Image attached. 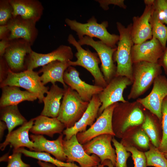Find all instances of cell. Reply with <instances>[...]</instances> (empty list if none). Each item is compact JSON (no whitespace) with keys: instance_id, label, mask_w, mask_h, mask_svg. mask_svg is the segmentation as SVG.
Returning a JSON list of instances; mask_svg holds the SVG:
<instances>
[{"instance_id":"cell-8","label":"cell","mask_w":167,"mask_h":167,"mask_svg":"<svg viewBox=\"0 0 167 167\" xmlns=\"http://www.w3.org/2000/svg\"><path fill=\"white\" fill-rule=\"evenodd\" d=\"M118 103H114L106 108L88 129L76 135L80 144H84L101 135L108 134L115 136L113 129L112 119L114 109Z\"/></svg>"},{"instance_id":"cell-48","label":"cell","mask_w":167,"mask_h":167,"mask_svg":"<svg viewBox=\"0 0 167 167\" xmlns=\"http://www.w3.org/2000/svg\"><path fill=\"white\" fill-rule=\"evenodd\" d=\"M155 0H144V2L146 6H153Z\"/></svg>"},{"instance_id":"cell-22","label":"cell","mask_w":167,"mask_h":167,"mask_svg":"<svg viewBox=\"0 0 167 167\" xmlns=\"http://www.w3.org/2000/svg\"><path fill=\"white\" fill-rule=\"evenodd\" d=\"M34 120V118L30 119L6 136L5 141L0 144L1 150L3 151L9 144L13 147V150L26 147L30 151H33V143L29 139V132L33 125Z\"/></svg>"},{"instance_id":"cell-18","label":"cell","mask_w":167,"mask_h":167,"mask_svg":"<svg viewBox=\"0 0 167 167\" xmlns=\"http://www.w3.org/2000/svg\"><path fill=\"white\" fill-rule=\"evenodd\" d=\"M165 49L159 41L152 37L150 40L133 45L131 50L132 62L158 63Z\"/></svg>"},{"instance_id":"cell-39","label":"cell","mask_w":167,"mask_h":167,"mask_svg":"<svg viewBox=\"0 0 167 167\" xmlns=\"http://www.w3.org/2000/svg\"><path fill=\"white\" fill-rule=\"evenodd\" d=\"M149 139L144 131L142 130L137 131L133 138L134 142L138 146L145 149L149 147Z\"/></svg>"},{"instance_id":"cell-47","label":"cell","mask_w":167,"mask_h":167,"mask_svg":"<svg viewBox=\"0 0 167 167\" xmlns=\"http://www.w3.org/2000/svg\"><path fill=\"white\" fill-rule=\"evenodd\" d=\"M101 164L103 165L104 166H107L108 167H114L111 162L109 160H105Z\"/></svg>"},{"instance_id":"cell-50","label":"cell","mask_w":167,"mask_h":167,"mask_svg":"<svg viewBox=\"0 0 167 167\" xmlns=\"http://www.w3.org/2000/svg\"><path fill=\"white\" fill-rule=\"evenodd\" d=\"M164 154V155L165 156V157L167 158V153H165V154Z\"/></svg>"},{"instance_id":"cell-17","label":"cell","mask_w":167,"mask_h":167,"mask_svg":"<svg viewBox=\"0 0 167 167\" xmlns=\"http://www.w3.org/2000/svg\"><path fill=\"white\" fill-rule=\"evenodd\" d=\"M113 136L108 134L101 135L82 145L83 148L88 154L97 156L101 160V164L109 160L115 167L117 156L115 150L111 144Z\"/></svg>"},{"instance_id":"cell-28","label":"cell","mask_w":167,"mask_h":167,"mask_svg":"<svg viewBox=\"0 0 167 167\" xmlns=\"http://www.w3.org/2000/svg\"><path fill=\"white\" fill-rule=\"evenodd\" d=\"M0 119L6 124L9 135L16 127L28 122L21 114L17 105L0 107Z\"/></svg>"},{"instance_id":"cell-14","label":"cell","mask_w":167,"mask_h":167,"mask_svg":"<svg viewBox=\"0 0 167 167\" xmlns=\"http://www.w3.org/2000/svg\"><path fill=\"white\" fill-rule=\"evenodd\" d=\"M63 147L67 162H76L80 167H94L98 165L101 160L96 155L90 156L85 151L82 145L78 142L76 135L69 139H63Z\"/></svg>"},{"instance_id":"cell-41","label":"cell","mask_w":167,"mask_h":167,"mask_svg":"<svg viewBox=\"0 0 167 167\" xmlns=\"http://www.w3.org/2000/svg\"><path fill=\"white\" fill-rule=\"evenodd\" d=\"M9 68L3 56L0 57V81L5 78Z\"/></svg>"},{"instance_id":"cell-45","label":"cell","mask_w":167,"mask_h":167,"mask_svg":"<svg viewBox=\"0 0 167 167\" xmlns=\"http://www.w3.org/2000/svg\"><path fill=\"white\" fill-rule=\"evenodd\" d=\"M7 129L6 123L2 121H0V139L1 140L3 137L5 130Z\"/></svg>"},{"instance_id":"cell-35","label":"cell","mask_w":167,"mask_h":167,"mask_svg":"<svg viewBox=\"0 0 167 167\" xmlns=\"http://www.w3.org/2000/svg\"><path fill=\"white\" fill-rule=\"evenodd\" d=\"M13 11L9 0H0V25L7 24L13 16Z\"/></svg>"},{"instance_id":"cell-33","label":"cell","mask_w":167,"mask_h":167,"mask_svg":"<svg viewBox=\"0 0 167 167\" xmlns=\"http://www.w3.org/2000/svg\"><path fill=\"white\" fill-rule=\"evenodd\" d=\"M162 137L158 149L164 154L167 153V96L161 106Z\"/></svg>"},{"instance_id":"cell-36","label":"cell","mask_w":167,"mask_h":167,"mask_svg":"<svg viewBox=\"0 0 167 167\" xmlns=\"http://www.w3.org/2000/svg\"><path fill=\"white\" fill-rule=\"evenodd\" d=\"M124 146L126 150L132 154L134 167H147V160L144 153L139 151L134 147L128 145Z\"/></svg>"},{"instance_id":"cell-5","label":"cell","mask_w":167,"mask_h":167,"mask_svg":"<svg viewBox=\"0 0 167 167\" xmlns=\"http://www.w3.org/2000/svg\"><path fill=\"white\" fill-rule=\"evenodd\" d=\"M89 103L84 101L75 91L68 86L65 89L57 118L66 128H70L81 118Z\"/></svg>"},{"instance_id":"cell-37","label":"cell","mask_w":167,"mask_h":167,"mask_svg":"<svg viewBox=\"0 0 167 167\" xmlns=\"http://www.w3.org/2000/svg\"><path fill=\"white\" fill-rule=\"evenodd\" d=\"M153 6L161 21L167 25V0H155Z\"/></svg>"},{"instance_id":"cell-25","label":"cell","mask_w":167,"mask_h":167,"mask_svg":"<svg viewBox=\"0 0 167 167\" xmlns=\"http://www.w3.org/2000/svg\"><path fill=\"white\" fill-rule=\"evenodd\" d=\"M30 132L36 135H46L53 137L56 134H62L65 127L57 118L41 115L34 118Z\"/></svg>"},{"instance_id":"cell-26","label":"cell","mask_w":167,"mask_h":167,"mask_svg":"<svg viewBox=\"0 0 167 167\" xmlns=\"http://www.w3.org/2000/svg\"><path fill=\"white\" fill-rule=\"evenodd\" d=\"M1 88L2 93L0 99V107L17 105L23 101H33L37 99L35 94L27 90H21L18 87L6 86Z\"/></svg>"},{"instance_id":"cell-43","label":"cell","mask_w":167,"mask_h":167,"mask_svg":"<svg viewBox=\"0 0 167 167\" xmlns=\"http://www.w3.org/2000/svg\"><path fill=\"white\" fill-rule=\"evenodd\" d=\"M10 41L8 38L0 40V57L4 56L6 49L9 46Z\"/></svg>"},{"instance_id":"cell-4","label":"cell","mask_w":167,"mask_h":167,"mask_svg":"<svg viewBox=\"0 0 167 167\" xmlns=\"http://www.w3.org/2000/svg\"><path fill=\"white\" fill-rule=\"evenodd\" d=\"M162 72L161 67L158 63L140 61L133 63V81L128 99H135L143 94Z\"/></svg>"},{"instance_id":"cell-27","label":"cell","mask_w":167,"mask_h":167,"mask_svg":"<svg viewBox=\"0 0 167 167\" xmlns=\"http://www.w3.org/2000/svg\"><path fill=\"white\" fill-rule=\"evenodd\" d=\"M65 89L60 88L55 84H53L46 96L43 99L44 106L41 115L57 118L60 107L61 100L63 97Z\"/></svg>"},{"instance_id":"cell-42","label":"cell","mask_w":167,"mask_h":167,"mask_svg":"<svg viewBox=\"0 0 167 167\" xmlns=\"http://www.w3.org/2000/svg\"><path fill=\"white\" fill-rule=\"evenodd\" d=\"M158 63L163 67L165 74L167 75V46L158 60Z\"/></svg>"},{"instance_id":"cell-46","label":"cell","mask_w":167,"mask_h":167,"mask_svg":"<svg viewBox=\"0 0 167 167\" xmlns=\"http://www.w3.org/2000/svg\"><path fill=\"white\" fill-rule=\"evenodd\" d=\"M37 163L40 167H56L54 165L47 162L38 160Z\"/></svg>"},{"instance_id":"cell-21","label":"cell","mask_w":167,"mask_h":167,"mask_svg":"<svg viewBox=\"0 0 167 167\" xmlns=\"http://www.w3.org/2000/svg\"><path fill=\"white\" fill-rule=\"evenodd\" d=\"M63 136L60 134L54 140H48L42 135H31L29 136L33 143V151L51 154L56 159L64 162L67 158L63 149Z\"/></svg>"},{"instance_id":"cell-31","label":"cell","mask_w":167,"mask_h":167,"mask_svg":"<svg viewBox=\"0 0 167 167\" xmlns=\"http://www.w3.org/2000/svg\"><path fill=\"white\" fill-rule=\"evenodd\" d=\"M147 166L167 167V159L164 153L154 146H150L149 151L145 152Z\"/></svg>"},{"instance_id":"cell-6","label":"cell","mask_w":167,"mask_h":167,"mask_svg":"<svg viewBox=\"0 0 167 167\" xmlns=\"http://www.w3.org/2000/svg\"><path fill=\"white\" fill-rule=\"evenodd\" d=\"M67 41L77 50L75 56L77 60L69 61L71 66H80L86 69L94 78V85L104 88L108 84L105 80L99 64L101 62L97 53H93L88 49L85 50L80 45L71 34L68 37Z\"/></svg>"},{"instance_id":"cell-38","label":"cell","mask_w":167,"mask_h":167,"mask_svg":"<svg viewBox=\"0 0 167 167\" xmlns=\"http://www.w3.org/2000/svg\"><path fill=\"white\" fill-rule=\"evenodd\" d=\"M22 153L17 150H13V153L9 156L6 167H30L29 164L23 161L21 159Z\"/></svg>"},{"instance_id":"cell-49","label":"cell","mask_w":167,"mask_h":167,"mask_svg":"<svg viewBox=\"0 0 167 167\" xmlns=\"http://www.w3.org/2000/svg\"><path fill=\"white\" fill-rule=\"evenodd\" d=\"M94 167H104V166L103 165L101 164H99L97 166H96Z\"/></svg>"},{"instance_id":"cell-15","label":"cell","mask_w":167,"mask_h":167,"mask_svg":"<svg viewBox=\"0 0 167 167\" xmlns=\"http://www.w3.org/2000/svg\"><path fill=\"white\" fill-rule=\"evenodd\" d=\"M63 79L65 84L75 91L84 101L89 102L94 96L98 95L104 88L89 84L81 80L79 72L72 66H69L65 71Z\"/></svg>"},{"instance_id":"cell-24","label":"cell","mask_w":167,"mask_h":167,"mask_svg":"<svg viewBox=\"0 0 167 167\" xmlns=\"http://www.w3.org/2000/svg\"><path fill=\"white\" fill-rule=\"evenodd\" d=\"M70 66L69 61L62 62L56 60L42 66L38 72L39 74L42 73L40 79L44 85L49 82L53 84L58 82L62 84L64 89H66L68 86L64 81L63 76L66 70Z\"/></svg>"},{"instance_id":"cell-11","label":"cell","mask_w":167,"mask_h":167,"mask_svg":"<svg viewBox=\"0 0 167 167\" xmlns=\"http://www.w3.org/2000/svg\"><path fill=\"white\" fill-rule=\"evenodd\" d=\"M135 102L132 109L126 115L118 102L113 114L112 124L115 136L121 135L131 127L139 125L143 122L145 116L138 105L140 104Z\"/></svg>"},{"instance_id":"cell-30","label":"cell","mask_w":167,"mask_h":167,"mask_svg":"<svg viewBox=\"0 0 167 167\" xmlns=\"http://www.w3.org/2000/svg\"><path fill=\"white\" fill-rule=\"evenodd\" d=\"M149 22L151 25L152 37L158 40L165 49L167 41V26L161 21L154 10Z\"/></svg>"},{"instance_id":"cell-20","label":"cell","mask_w":167,"mask_h":167,"mask_svg":"<svg viewBox=\"0 0 167 167\" xmlns=\"http://www.w3.org/2000/svg\"><path fill=\"white\" fill-rule=\"evenodd\" d=\"M101 103L98 95L94 96L89 102L88 106L80 119L72 127L66 128L62 132L64 139L68 140L78 133L86 130L88 126H92L98 117V112Z\"/></svg>"},{"instance_id":"cell-9","label":"cell","mask_w":167,"mask_h":167,"mask_svg":"<svg viewBox=\"0 0 167 167\" xmlns=\"http://www.w3.org/2000/svg\"><path fill=\"white\" fill-rule=\"evenodd\" d=\"M132 84L133 82L126 77H114L98 95L101 103L98 111V116L110 105L118 102H126L127 101L123 97V93L127 87Z\"/></svg>"},{"instance_id":"cell-2","label":"cell","mask_w":167,"mask_h":167,"mask_svg":"<svg viewBox=\"0 0 167 167\" xmlns=\"http://www.w3.org/2000/svg\"><path fill=\"white\" fill-rule=\"evenodd\" d=\"M65 22L70 29L76 32L79 38L84 36L95 37L112 48H116L119 35L109 33L107 29L108 26L107 21L101 23L97 22L96 19L92 16L86 23H82L75 20L66 18Z\"/></svg>"},{"instance_id":"cell-34","label":"cell","mask_w":167,"mask_h":167,"mask_svg":"<svg viewBox=\"0 0 167 167\" xmlns=\"http://www.w3.org/2000/svg\"><path fill=\"white\" fill-rule=\"evenodd\" d=\"M112 141L115 148L116 154V161L115 167H127L126 161L130 156V153L126 149L125 146L119 142L114 137Z\"/></svg>"},{"instance_id":"cell-16","label":"cell","mask_w":167,"mask_h":167,"mask_svg":"<svg viewBox=\"0 0 167 167\" xmlns=\"http://www.w3.org/2000/svg\"><path fill=\"white\" fill-rule=\"evenodd\" d=\"M36 23L32 20L25 19L19 15L12 16L7 24L10 31L8 39L12 40L22 39L32 45L38 34Z\"/></svg>"},{"instance_id":"cell-1","label":"cell","mask_w":167,"mask_h":167,"mask_svg":"<svg viewBox=\"0 0 167 167\" xmlns=\"http://www.w3.org/2000/svg\"><path fill=\"white\" fill-rule=\"evenodd\" d=\"M116 26L119 39L113 55V61L117 64L115 76L126 77L133 83L131 50L134 43L131 35L132 23L126 27L121 23L117 22Z\"/></svg>"},{"instance_id":"cell-32","label":"cell","mask_w":167,"mask_h":167,"mask_svg":"<svg viewBox=\"0 0 167 167\" xmlns=\"http://www.w3.org/2000/svg\"><path fill=\"white\" fill-rule=\"evenodd\" d=\"M142 128L149 137L153 146L158 148L160 144L159 136L155 123L148 115L145 116Z\"/></svg>"},{"instance_id":"cell-10","label":"cell","mask_w":167,"mask_h":167,"mask_svg":"<svg viewBox=\"0 0 167 167\" xmlns=\"http://www.w3.org/2000/svg\"><path fill=\"white\" fill-rule=\"evenodd\" d=\"M10 41L9 46L3 56L9 68L15 72L26 70V56L33 51L32 45L22 39Z\"/></svg>"},{"instance_id":"cell-44","label":"cell","mask_w":167,"mask_h":167,"mask_svg":"<svg viewBox=\"0 0 167 167\" xmlns=\"http://www.w3.org/2000/svg\"><path fill=\"white\" fill-rule=\"evenodd\" d=\"M10 31L7 25H0V39L8 38Z\"/></svg>"},{"instance_id":"cell-3","label":"cell","mask_w":167,"mask_h":167,"mask_svg":"<svg viewBox=\"0 0 167 167\" xmlns=\"http://www.w3.org/2000/svg\"><path fill=\"white\" fill-rule=\"evenodd\" d=\"M21 87L35 94L39 103L43 102L44 94L49 91L41 80L38 72L26 70L18 72H14L9 68L5 79L0 83L1 88L6 86Z\"/></svg>"},{"instance_id":"cell-12","label":"cell","mask_w":167,"mask_h":167,"mask_svg":"<svg viewBox=\"0 0 167 167\" xmlns=\"http://www.w3.org/2000/svg\"><path fill=\"white\" fill-rule=\"evenodd\" d=\"M152 91L147 96L136 101L155 115L159 120L162 119L161 106L167 96V79L160 75L154 79Z\"/></svg>"},{"instance_id":"cell-7","label":"cell","mask_w":167,"mask_h":167,"mask_svg":"<svg viewBox=\"0 0 167 167\" xmlns=\"http://www.w3.org/2000/svg\"><path fill=\"white\" fill-rule=\"evenodd\" d=\"M78 41L81 46H90L96 51L101 61V71L108 84L116 75L117 66L114 63L113 55L117 48H112L101 41H95L87 36L79 38Z\"/></svg>"},{"instance_id":"cell-23","label":"cell","mask_w":167,"mask_h":167,"mask_svg":"<svg viewBox=\"0 0 167 167\" xmlns=\"http://www.w3.org/2000/svg\"><path fill=\"white\" fill-rule=\"evenodd\" d=\"M12 6L13 16L19 15L36 22L41 18L44 9L41 3L37 0H9Z\"/></svg>"},{"instance_id":"cell-19","label":"cell","mask_w":167,"mask_h":167,"mask_svg":"<svg viewBox=\"0 0 167 167\" xmlns=\"http://www.w3.org/2000/svg\"><path fill=\"white\" fill-rule=\"evenodd\" d=\"M154 11L153 6H145L140 16L133 17L131 35L134 44L141 43L152 38L149 20Z\"/></svg>"},{"instance_id":"cell-40","label":"cell","mask_w":167,"mask_h":167,"mask_svg":"<svg viewBox=\"0 0 167 167\" xmlns=\"http://www.w3.org/2000/svg\"><path fill=\"white\" fill-rule=\"evenodd\" d=\"M96 1L99 3L101 7L105 10H108L109 5L111 4L118 6L124 9L126 8L124 0H98Z\"/></svg>"},{"instance_id":"cell-29","label":"cell","mask_w":167,"mask_h":167,"mask_svg":"<svg viewBox=\"0 0 167 167\" xmlns=\"http://www.w3.org/2000/svg\"><path fill=\"white\" fill-rule=\"evenodd\" d=\"M17 150L25 156L51 163L57 167H80L73 163L65 162L59 161L53 157L47 152L28 151L23 147L19 148Z\"/></svg>"},{"instance_id":"cell-13","label":"cell","mask_w":167,"mask_h":167,"mask_svg":"<svg viewBox=\"0 0 167 167\" xmlns=\"http://www.w3.org/2000/svg\"><path fill=\"white\" fill-rule=\"evenodd\" d=\"M73 58L71 48L64 45H60L56 49L47 54L39 53L33 51L26 57V70H33L54 61H68Z\"/></svg>"}]
</instances>
